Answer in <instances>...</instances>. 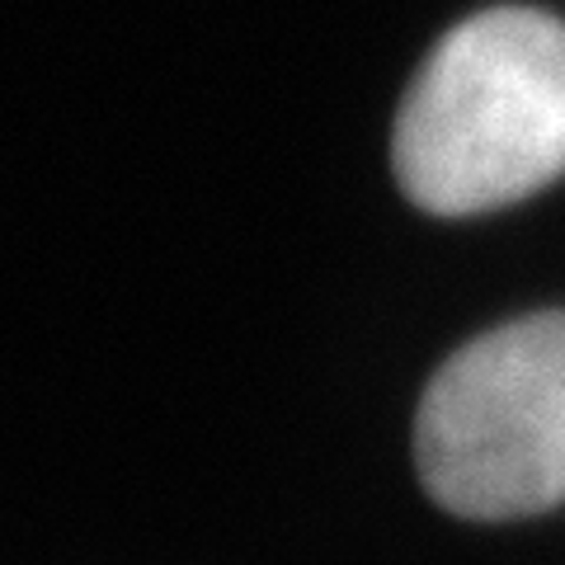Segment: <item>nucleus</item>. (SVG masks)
I'll return each mask as SVG.
<instances>
[{
    "mask_svg": "<svg viewBox=\"0 0 565 565\" xmlns=\"http://www.w3.org/2000/svg\"><path fill=\"white\" fill-rule=\"evenodd\" d=\"M415 462L457 519L504 523L565 500V311L500 326L438 367Z\"/></svg>",
    "mask_w": 565,
    "mask_h": 565,
    "instance_id": "nucleus-2",
    "label": "nucleus"
},
{
    "mask_svg": "<svg viewBox=\"0 0 565 565\" xmlns=\"http://www.w3.org/2000/svg\"><path fill=\"white\" fill-rule=\"evenodd\" d=\"M565 174V24L486 10L424 62L396 118V180L434 217L509 207Z\"/></svg>",
    "mask_w": 565,
    "mask_h": 565,
    "instance_id": "nucleus-1",
    "label": "nucleus"
}]
</instances>
